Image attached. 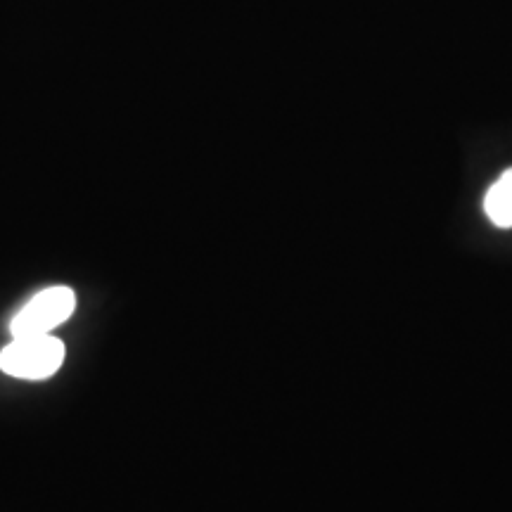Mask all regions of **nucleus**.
<instances>
[{
	"label": "nucleus",
	"instance_id": "obj_1",
	"mask_svg": "<svg viewBox=\"0 0 512 512\" xmlns=\"http://www.w3.org/2000/svg\"><path fill=\"white\" fill-rule=\"evenodd\" d=\"M64 361V344L53 335L15 337L0 354V370L22 380H46Z\"/></svg>",
	"mask_w": 512,
	"mask_h": 512
},
{
	"label": "nucleus",
	"instance_id": "obj_2",
	"mask_svg": "<svg viewBox=\"0 0 512 512\" xmlns=\"http://www.w3.org/2000/svg\"><path fill=\"white\" fill-rule=\"evenodd\" d=\"M76 309V294L69 287H48L38 292L22 311L12 318V337H38L50 335L57 325L72 316Z\"/></svg>",
	"mask_w": 512,
	"mask_h": 512
},
{
	"label": "nucleus",
	"instance_id": "obj_3",
	"mask_svg": "<svg viewBox=\"0 0 512 512\" xmlns=\"http://www.w3.org/2000/svg\"><path fill=\"white\" fill-rule=\"evenodd\" d=\"M484 211L498 228H512V169L491 185L484 197Z\"/></svg>",
	"mask_w": 512,
	"mask_h": 512
}]
</instances>
